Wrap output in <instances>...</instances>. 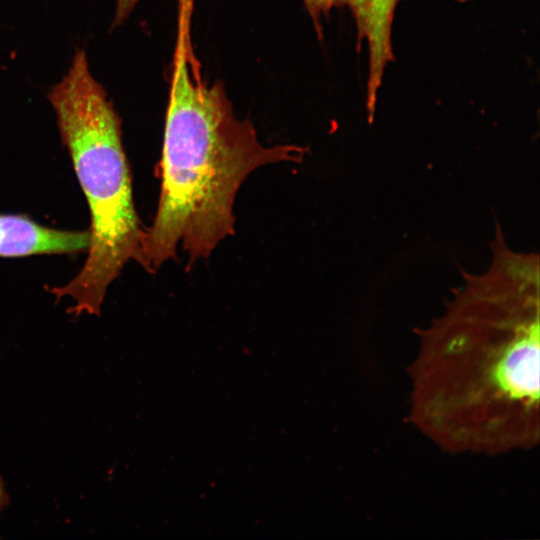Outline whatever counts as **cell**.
I'll return each mask as SVG.
<instances>
[{
    "label": "cell",
    "mask_w": 540,
    "mask_h": 540,
    "mask_svg": "<svg viewBox=\"0 0 540 540\" xmlns=\"http://www.w3.org/2000/svg\"><path fill=\"white\" fill-rule=\"evenodd\" d=\"M490 265L464 275L444 312L417 331L407 369L411 423L452 454L499 455L540 440L539 259L497 225Z\"/></svg>",
    "instance_id": "6da1fadb"
},
{
    "label": "cell",
    "mask_w": 540,
    "mask_h": 540,
    "mask_svg": "<svg viewBox=\"0 0 540 540\" xmlns=\"http://www.w3.org/2000/svg\"><path fill=\"white\" fill-rule=\"evenodd\" d=\"M179 47L166 113L161 189L138 261L149 272L175 258L180 245L194 262L234 233L233 206L246 178L266 164L300 161L296 145H263L251 122L238 119L220 84L193 77Z\"/></svg>",
    "instance_id": "7a4b0ae2"
},
{
    "label": "cell",
    "mask_w": 540,
    "mask_h": 540,
    "mask_svg": "<svg viewBox=\"0 0 540 540\" xmlns=\"http://www.w3.org/2000/svg\"><path fill=\"white\" fill-rule=\"evenodd\" d=\"M61 141L70 156L90 212V243L79 272L49 292L69 299L68 312L100 315L110 285L125 265L138 263L145 229L137 215L122 122L85 49L77 48L62 79L47 93Z\"/></svg>",
    "instance_id": "3957f363"
},
{
    "label": "cell",
    "mask_w": 540,
    "mask_h": 540,
    "mask_svg": "<svg viewBox=\"0 0 540 540\" xmlns=\"http://www.w3.org/2000/svg\"><path fill=\"white\" fill-rule=\"evenodd\" d=\"M315 26L321 29V17L335 7H348L355 20L358 45L365 40L368 48L369 69L367 85L377 88L382 84L385 69L394 60L392 24L401 0H302Z\"/></svg>",
    "instance_id": "277c9868"
},
{
    "label": "cell",
    "mask_w": 540,
    "mask_h": 540,
    "mask_svg": "<svg viewBox=\"0 0 540 540\" xmlns=\"http://www.w3.org/2000/svg\"><path fill=\"white\" fill-rule=\"evenodd\" d=\"M89 230L47 227L22 214H0V257L77 254L86 252Z\"/></svg>",
    "instance_id": "5b68a950"
},
{
    "label": "cell",
    "mask_w": 540,
    "mask_h": 540,
    "mask_svg": "<svg viewBox=\"0 0 540 540\" xmlns=\"http://www.w3.org/2000/svg\"><path fill=\"white\" fill-rule=\"evenodd\" d=\"M137 2L138 0H116V8L111 24V30L119 27L126 21Z\"/></svg>",
    "instance_id": "8992f818"
},
{
    "label": "cell",
    "mask_w": 540,
    "mask_h": 540,
    "mask_svg": "<svg viewBox=\"0 0 540 540\" xmlns=\"http://www.w3.org/2000/svg\"><path fill=\"white\" fill-rule=\"evenodd\" d=\"M9 495L5 489V484L0 475V512L8 505Z\"/></svg>",
    "instance_id": "52a82bcc"
},
{
    "label": "cell",
    "mask_w": 540,
    "mask_h": 540,
    "mask_svg": "<svg viewBox=\"0 0 540 540\" xmlns=\"http://www.w3.org/2000/svg\"><path fill=\"white\" fill-rule=\"evenodd\" d=\"M453 1L460 2V3H465V2H468V1H471V0H453Z\"/></svg>",
    "instance_id": "ba28073f"
}]
</instances>
